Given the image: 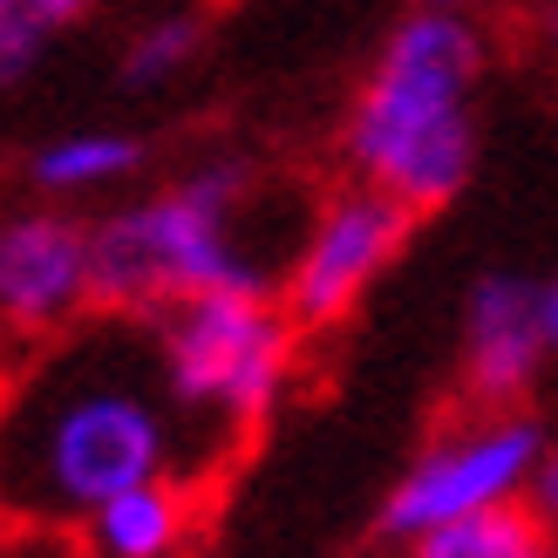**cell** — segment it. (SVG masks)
<instances>
[{"instance_id":"6da1fadb","label":"cell","mask_w":558,"mask_h":558,"mask_svg":"<svg viewBox=\"0 0 558 558\" xmlns=\"http://www.w3.org/2000/svg\"><path fill=\"white\" fill-rule=\"evenodd\" d=\"M205 436L163 381L157 341L123 320L62 333L8 415V497L35 532H82L109 497L136 484L184 477Z\"/></svg>"},{"instance_id":"7a4b0ae2","label":"cell","mask_w":558,"mask_h":558,"mask_svg":"<svg viewBox=\"0 0 558 558\" xmlns=\"http://www.w3.org/2000/svg\"><path fill=\"white\" fill-rule=\"evenodd\" d=\"M477 89L484 35L470 27V14H402L375 48L341 123V157L354 184L396 198L402 211L450 205L477 171Z\"/></svg>"},{"instance_id":"3957f363","label":"cell","mask_w":558,"mask_h":558,"mask_svg":"<svg viewBox=\"0 0 558 558\" xmlns=\"http://www.w3.org/2000/svg\"><path fill=\"white\" fill-rule=\"evenodd\" d=\"M245 232H253V171L198 163L191 178L144 191L89 226L96 306L109 320H157L198 293H266Z\"/></svg>"},{"instance_id":"277c9868","label":"cell","mask_w":558,"mask_h":558,"mask_svg":"<svg viewBox=\"0 0 558 558\" xmlns=\"http://www.w3.org/2000/svg\"><path fill=\"white\" fill-rule=\"evenodd\" d=\"M163 381L184 409V423L205 436V450L245 442L293 381L300 327L266 293H198L150 320Z\"/></svg>"},{"instance_id":"5b68a950","label":"cell","mask_w":558,"mask_h":558,"mask_svg":"<svg viewBox=\"0 0 558 558\" xmlns=\"http://www.w3.org/2000/svg\"><path fill=\"white\" fill-rule=\"evenodd\" d=\"M538 463H545V436L532 415L477 402V409L450 415L415 450V463L396 477V490L381 505V532L415 545V538L442 532V524L505 511V505H532Z\"/></svg>"},{"instance_id":"8992f818","label":"cell","mask_w":558,"mask_h":558,"mask_svg":"<svg viewBox=\"0 0 558 558\" xmlns=\"http://www.w3.org/2000/svg\"><path fill=\"white\" fill-rule=\"evenodd\" d=\"M415 211L396 198H381L368 184H348L300 226V245L287 272H279V306L293 314L300 333H327L341 327L361 300L375 293V279L402 259Z\"/></svg>"},{"instance_id":"52a82bcc","label":"cell","mask_w":558,"mask_h":558,"mask_svg":"<svg viewBox=\"0 0 558 558\" xmlns=\"http://www.w3.org/2000/svg\"><path fill=\"white\" fill-rule=\"evenodd\" d=\"M96 306V245L89 226L54 205L14 211L0 226V320L14 341L54 348Z\"/></svg>"},{"instance_id":"ba28073f","label":"cell","mask_w":558,"mask_h":558,"mask_svg":"<svg viewBox=\"0 0 558 558\" xmlns=\"http://www.w3.org/2000/svg\"><path fill=\"white\" fill-rule=\"evenodd\" d=\"M551 354L545 300L518 272H484L463 300V381L490 409H511Z\"/></svg>"},{"instance_id":"9c48e42d","label":"cell","mask_w":558,"mask_h":558,"mask_svg":"<svg viewBox=\"0 0 558 558\" xmlns=\"http://www.w3.org/2000/svg\"><path fill=\"white\" fill-rule=\"evenodd\" d=\"M184 538H191V484L184 477L136 484L82 524V551L89 558H178Z\"/></svg>"},{"instance_id":"30bf717a","label":"cell","mask_w":558,"mask_h":558,"mask_svg":"<svg viewBox=\"0 0 558 558\" xmlns=\"http://www.w3.org/2000/svg\"><path fill=\"white\" fill-rule=\"evenodd\" d=\"M136 163H144V144L123 130H62L27 150V184L41 198H96L136 178Z\"/></svg>"},{"instance_id":"8fae6325","label":"cell","mask_w":558,"mask_h":558,"mask_svg":"<svg viewBox=\"0 0 558 558\" xmlns=\"http://www.w3.org/2000/svg\"><path fill=\"white\" fill-rule=\"evenodd\" d=\"M409 558H558V538L545 532V518L532 505H505V511H484V518L415 538Z\"/></svg>"},{"instance_id":"7c38bea8","label":"cell","mask_w":558,"mask_h":558,"mask_svg":"<svg viewBox=\"0 0 558 558\" xmlns=\"http://www.w3.org/2000/svg\"><path fill=\"white\" fill-rule=\"evenodd\" d=\"M191 62H198V14H184V8H163L150 21H136L130 41H123V82L130 89H163V82H178Z\"/></svg>"},{"instance_id":"4fadbf2b","label":"cell","mask_w":558,"mask_h":558,"mask_svg":"<svg viewBox=\"0 0 558 558\" xmlns=\"http://www.w3.org/2000/svg\"><path fill=\"white\" fill-rule=\"evenodd\" d=\"M96 0H0V69L8 82H21L41 62V48L54 27H69L75 14H89Z\"/></svg>"},{"instance_id":"5bb4252c","label":"cell","mask_w":558,"mask_h":558,"mask_svg":"<svg viewBox=\"0 0 558 558\" xmlns=\"http://www.w3.org/2000/svg\"><path fill=\"white\" fill-rule=\"evenodd\" d=\"M532 511L545 518V532L558 538V442H545V463H538V484H532Z\"/></svg>"},{"instance_id":"9a60e30c","label":"cell","mask_w":558,"mask_h":558,"mask_svg":"<svg viewBox=\"0 0 558 558\" xmlns=\"http://www.w3.org/2000/svg\"><path fill=\"white\" fill-rule=\"evenodd\" d=\"M538 300H545V333H551V354H558V272L538 279Z\"/></svg>"},{"instance_id":"2e32d148","label":"cell","mask_w":558,"mask_h":558,"mask_svg":"<svg viewBox=\"0 0 558 558\" xmlns=\"http://www.w3.org/2000/svg\"><path fill=\"white\" fill-rule=\"evenodd\" d=\"M423 8H450V14H463V8H470V0H423Z\"/></svg>"}]
</instances>
